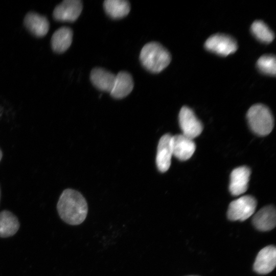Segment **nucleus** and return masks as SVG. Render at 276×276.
I'll use <instances>...</instances> for the list:
<instances>
[{
    "mask_svg": "<svg viewBox=\"0 0 276 276\" xmlns=\"http://www.w3.org/2000/svg\"><path fill=\"white\" fill-rule=\"evenodd\" d=\"M60 218L71 225H79L85 219L88 211L87 202L79 192L67 189L61 193L57 204Z\"/></svg>",
    "mask_w": 276,
    "mask_h": 276,
    "instance_id": "nucleus-1",
    "label": "nucleus"
},
{
    "mask_svg": "<svg viewBox=\"0 0 276 276\" xmlns=\"http://www.w3.org/2000/svg\"><path fill=\"white\" fill-rule=\"evenodd\" d=\"M140 59L143 66L148 71L157 73L169 64L171 56L169 52L161 44L152 41L142 48Z\"/></svg>",
    "mask_w": 276,
    "mask_h": 276,
    "instance_id": "nucleus-2",
    "label": "nucleus"
},
{
    "mask_svg": "<svg viewBox=\"0 0 276 276\" xmlns=\"http://www.w3.org/2000/svg\"><path fill=\"white\" fill-rule=\"evenodd\" d=\"M246 116L250 129L256 134L265 136L271 132L274 126L273 117L265 105H253L248 110Z\"/></svg>",
    "mask_w": 276,
    "mask_h": 276,
    "instance_id": "nucleus-3",
    "label": "nucleus"
},
{
    "mask_svg": "<svg viewBox=\"0 0 276 276\" xmlns=\"http://www.w3.org/2000/svg\"><path fill=\"white\" fill-rule=\"evenodd\" d=\"M257 205L256 199L250 195L242 196L232 201L227 212L231 221H244L255 213Z\"/></svg>",
    "mask_w": 276,
    "mask_h": 276,
    "instance_id": "nucleus-4",
    "label": "nucleus"
},
{
    "mask_svg": "<svg viewBox=\"0 0 276 276\" xmlns=\"http://www.w3.org/2000/svg\"><path fill=\"white\" fill-rule=\"evenodd\" d=\"M204 47L208 50L221 56H227L234 53L238 47L234 38L221 33L210 36L205 41Z\"/></svg>",
    "mask_w": 276,
    "mask_h": 276,
    "instance_id": "nucleus-5",
    "label": "nucleus"
},
{
    "mask_svg": "<svg viewBox=\"0 0 276 276\" xmlns=\"http://www.w3.org/2000/svg\"><path fill=\"white\" fill-rule=\"evenodd\" d=\"M179 123L182 134L191 139L199 136L203 129L201 122L193 111L187 106H183L180 110Z\"/></svg>",
    "mask_w": 276,
    "mask_h": 276,
    "instance_id": "nucleus-6",
    "label": "nucleus"
},
{
    "mask_svg": "<svg viewBox=\"0 0 276 276\" xmlns=\"http://www.w3.org/2000/svg\"><path fill=\"white\" fill-rule=\"evenodd\" d=\"M83 8L80 0H65L58 4L53 13L55 19L62 21H74L80 15Z\"/></svg>",
    "mask_w": 276,
    "mask_h": 276,
    "instance_id": "nucleus-7",
    "label": "nucleus"
},
{
    "mask_svg": "<svg viewBox=\"0 0 276 276\" xmlns=\"http://www.w3.org/2000/svg\"><path fill=\"white\" fill-rule=\"evenodd\" d=\"M276 264V248L270 245L262 248L258 254L253 265L254 270L261 274L271 272Z\"/></svg>",
    "mask_w": 276,
    "mask_h": 276,
    "instance_id": "nucleus-8",
    "label": "nucleus"
},
{
    "mask_svg": "<svg viewBox=\"0 0 276 276\" xmlns=\"http://www.w3.org/2000/svg\"><path fill=\"white\" fill-rule=\"evenodd\" d=\"M171 146L173 155L181 160L189 159L195 151L196 145L193 139L182 134L172 136Z\"/></svg>",
    "mask_w": 276,
    "mask_h": 276,
    "instance_id": "nucleus-9",
    "label": "nucleus"
},
{
    "mask_svg": "<svg viewBox=\"0 0 276 276\" xmlns=\"http://www.w3.org/2000/svg\"><path fill=\"white\" fill-rule=\"evenodd\" d=\"M250 173V169L246 166L236 168L232 171L229 190L233 195L238 196L246 191Z\"/></svg>",
    "mask_w": 276,
    "mask_h": 276,
    "instance_id": "nucleus-10",
    "label": "nucleus"
},
{
    "mask_svg": "<svg viewBox=\"0 0 276 276\" xmlns=\"http://www.w3.org/2000/svg\"><path fill=\"white\" fill-rule=\"evenodd\" d=\"M172 135L165 134L160 139L156 157V164L158 170L166 172L171 165V159L173 155L171 146Z\"/></svg>",
    "mask_w": 276,
    "mask_h": 276,
    "instance_id": "nucleus-11",
    "label": "nucleus"
},
{
    "mask_svg": "<svg viewBox=\"0 0 276 276\" xmlns=\"http://www.w3.org/2000/svg\"><path fill=\"white\" fill-rule=\"evenodd\" d=\"M254 226L260 231H269L275 226L276 212L272 205L261 208L254 216L252 220Z\"/></svg>",
    "mask_w": 276,
    "mask_h": 276,
    "instance_id": "nucleus-12",
    "label": "nucleus"
},
{
    "mask_svg": "<svg viewBox=\"0 0 276 276\" xmlns=\"http://www.w3.org/2000/svg\"><path fill=\"white\" fill-rule=\"evenodd\" d=\"M24 25L31 33L37 37L45 36L50 28L49 22L44 16L33 12L27 14Z\"/></svg>",
    "mask_w": 276,
    "mask_h": 276,
    "instance_id": "nucleus-13",
    "label": "nucleus"
},
{
    "mask_svg": "<svg viewBox=\"0 0 276 276\" xmlns=\"http://www.w3.org/2000/svg\"><path fill=\"white\" fill-rule=\"evenodd\" d=\"M116 75L101 67L93 68L90 74L93 84L99 90L110 93L116 80Z\"/></svg>",
    "mask_w": 276,
    "mask_h": 276,
    "instance_id": "nucleus-14",
    "label": "nucleus"
},
{
    "mask_svg": "<svg viewBox=\"0 0 276 276\" xmlns=\"http://www.w3.org/2000/svg\"><path fill=\"white\" fill-rule=\"evenodd\" d=\"M133 80L131 75L125 71H121L116 75L110 95L116 99H122L129 95L133 89Z\"/></svg>",
    "mask_w": 276,
    "mask_h": 276,
    "instance_id": "nucleus-15",
    "label": "nucleus"
},
{
    "mask_svg": "<svg viewBox=\"0 0 276 276\" xmlns=\"http://www.w3.org/2000/svg\"><path fill=\"white\" fill-rule=\"evenodd\" d=\"M73 31L67 27L57 29L51 38V45L53 51L61 53L67 50L72 42Z\"/></svg>",
    "mask_w": 276,
    "mask_h": 276,
    "instance_id": "nucleus-16",
    "label": "nucleus"
},
{
    "mask_svg": "<svg viewBox=\"0 0 276 276\" xmlns=\"http://www.w3.org/2000/svg\"><path fill=\"white\" fill-rule=\"evenodd\" d=\"M19 227L18 219L13 214L7 210L0 213V237L6 238L14 235Z\"/></svg>",
    "mask_w": 276,
    "mask_h": 276,
    "instance_id": "nucleus-17",
    "label": "nucleus"
},
{
    "mask_svg": "<svg viewBox=\"0 0 276 276\" xmlns=\"http://www.w3.org/2000/svg\"><path fill=\"white\" fill-rule=\"evenodd\" d=\"M103 6L106 13L114 19L125 17L130 10V4L126 0H106Z\"/></svg>",
    "mask_w": 276,
    "mask_h": 276,
    "instance_id": "nucleus-18",
    "label": "nucleus"
},
{
    "mask_svg": "<svg viewBox=\"0 0 276 276\" xmlns=\"http://www.w3.org/2000/svg\"><path fill=\"white\" fill-rule=\"evenodd\" d=\"M251 31L258 40L264 43H270L274 38L272 31L264 22L260 20H255L252 24Z\"/></svg>",
    "mask_w": 276,
    "mask_h": 276,
    "instance_id": "nucleus-19",
    "label": "nucleus"
},
{
    "mask_svg": "<svg viewBox=\"0 0 276 276\" xmlns=\"http://www.w3.org/2000/svg\"><path fill=\"white\" fill-rule=\"evenodd\" d=\"M258 68L263 73L275 75L276 73V60L274 56L270 54L263 55L257 62Z\"/></svg>",
    "mask_w": 276,
    "mask_h": 276,
    "instance_id": "nucleus-20",
    "label": "nucleus"
},
{
    "mask_svg": "<svg viewBox=\"0 0 276 276\" xmlns=\"http://www.w3.org/2000/svg\"><path fill=\"white\" fill-rule=\"evenodd\" d=\"M2 152L1 150L0 149V161H1V159H2Z\"/></svg>",
    "mask_w": 276,
    "mask_h": 276,
    "instance_id": "nucleus-21",
    "label": "nucleus"
},
{
    "mask_svg": "<svg viewBox=\"0 0 276 276\" xmlns=\"http://www.w3.org/2000/svg\"><path fill=\"white\" fill-rule=\"evenodd\" d=\"M1 187H0V199H1Z\"/></svg>",
    "mask_w": 276,
    "mask_h": 276,
    "instance_id": "nucleus-22",
    "label": "nucleus"
},
{
    "mask_svg": "<svg viewBox=\"0 0 276 276\" xmlns=\"http://www.w3.org/2000/svg\"><path fill=\"white\" fill-rule=\"evenodd\" d=\"M188 276H198V275H188Z\"/></svg>",
    "mask_w": 276,
    "mask_h": 276,
    "instance_id": "nucleus-23",
    "label": "nucleus"
}]
</instances>
